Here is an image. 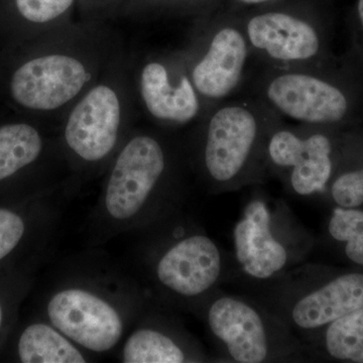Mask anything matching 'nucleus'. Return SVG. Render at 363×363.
Wrapping results in <instances>:
<instances>
[{
  "label": "nucleus",
  "mask_w": 363,
  "mask_h": 363,
  "mask_svg": "<svg viewBox=\"0 0 363 363\" xmlns=\"http://www.w3.org/2000/svg\"><path fill=\"white\" fill-rule=\"evenodd\" d=\"M126 50L104 21H70L33 38L9 73L7 93L18 108L58 124Z\"/></svg>",
  "instance_id": "nucleus-1"
},
{
  "label": "nucleus",
  "mask_w": 363,
  "mask_h": 363,
  "mask_svg": "<svg viewBox=\"0 0 363 363\" xmlns=\"http://www.w3.org/2000/svg\"><path fill=\"white\" fill-rule=\"evenodd\" d=\"M279 118L245 94L210 107L183 138L191 173L212 195L264 183L267 138Z\"/></svg>",
  "instance_id": "nucleus-2"
},
{
  "label": "nucleus",
  "mask_w": 363,
  "mask_h": 363,
  "mask_svg": "<svg viewBox=\"0 0 363 363\" xmlns=\"http://www.w3.org/2000/svg\"><path fill=\"white\" fill-rule=\"evenodd\" d=\"M162 128H135L106 169L102 207L118 225L180 212L191 173L184 138Z\"/></svg>",
  "instance_id": "nucleus-3"
},
{
  "label": "nucleus",
  "mask_w": 363,
  "mask_h": 363,
  "mask_svg": "<svg viewBox=\"0 0 363 363\" xmlns=\"http://www.w3.org/2000/svg\"><path fill=\"white\" fill-rule=\"evenodd\" d=\"M128 50L91 86L58 123L62 149L71 171L94 174L109 164L135 128L140 116Z\"/></svg>",
  "instance_id": "nucleus-4"
},
{
  "label": "nucleus",
  "mask_w": 363,
  "mask_h": 363,
  "mask_svg": "<svg viewBox=\"0 0 363 363\" xmlns=\"http://www.w3.org/2000/svg\"><path fill=\"white\" fill-rule=\"evenodd\" d=\"M333 58L317 65L274 68L252 63L240 93L259 99L284 119L344 128L358 117L363 88Z\"/></svg>",
  "instance_id": "nucleus-5"
},
{
  "label": "nucleus",
  "mask_w": 363,
  "mask_h": 363,
  "mask_svg": "<svg viewBox=\"0 0 363 363\" xmlns=\"http://www.w3.org/2000/svg\"><path fill=\"white\" fill-rule=\"evenodd\" d=\"M252 188L233 228L228 279L245 292L304 264L315 247L314 238L284 200L267 194L259 185Z\"/></svg>",
  "instance_id": "nucleus-6"
},
{
  "label": "nucleus",
  "mask_w": 363,
  "mask_h": 363,
  "mask_svg": "<svg viewBox=\"0 0 363 363\" xmlns=\"http://www.w3.org/2000/svg\"><path fill=\"white\" fill-rule=\"evenodd\" d=\"M224 362L309 363L307 346L247 294L215 291L197 311Z\"/></svg>",
  "instance_id": "nucleus-7"
},
{
  "label": "nucleus",
  "mask_w": 363,
  "mask_h": 363,
  "mask_svg": "<svg viewBox=\"0 0 363 363\" xmlns=\"http://www.w3.org/2000/svg\"><path fill=\"white\" fill-rule=\"evenodd\" d=\"M245 294L274 313L302 340L363 307V269L338 271L304 262Z\"/></svg>",
  "instance_id": "nucleus-8"
},
{
  "label": "nucleus",
  "mask_w": 363,
  "mask_h": 363,
  "mask_svg": "<svg viewBox=\"0 0 363 363\" xmlns=\"http://www.w3.org/2000/svg\"><path fill=\"white\" fill-rule=\"evenodd\" d=\"M179 214L162 222L164 231L152 260V279L167 304L197 311L222 284L228 283L233 262L230 253L201 227Z\"/></svg>",
  "instance_id": "nucleus-9"
},
{
  "label": "nucleus",
  "mask_w": 363,
  "mask_h": 363,
  "mask_svg": "<svg viewBox=\"0 0 363 363\" xmlns=\"http://www.w3.org/2000/svg\"><path fill=\"white\" fill-rule=\"evenodd\" d=\"M350 133L344 128L292 124L281 117L267 138V177L281 182L294 197H323Z\"/></svg>",
  "instance_id": "nucleus-10"
},
{
  "label": "nucleus",
  "mask_w": 363,
  "mask_h": 363,
  "mask_svg": "<svg viewBox=\"0 0 363 363\" xmlns=\"http://www.w3.org/2000/svg\"><path fill=\"white\" fill-rule=\"evenodd\" d=\"M206 109L241 92L252 54L236 13L202 16L181 49Z\"/></svg>",
  "instance_id": "nucleus-11"
},
{
  "label": "nucleus",
  "mask_w": 363,
  "mask_h": 363,
  "mask_svg": "<svg viewBox=\"0 0 363 363\" xmlns=\"http://www.w3.org/2000/svg\"><path fill=\"white\" fill-rule=\"evenodd\" d=\"M238 14L252 63L274 68L317 65L332 59L328 26L308 6H257Z\"/></svg>",
  "instance_id": "nucleus-12"
},
{
  "label": "nucleus",
  "mask_w": 363,
  "mask_h": 363,
  "mask_svg": "<svg viewBox=\"0 0 363 363\" xmlns=\"http://www.w3.org/2000/svg\"><path fill=\"white\" fill-rule=\"evenodd\" d=\"M133 78L140 112L157 128H190L207 111L181 49L133 56Z\"/></svg>",
  "instance_id": "nucleus-13"
},
{
  "label": "nucleus",
  "mask_w": 363,
  "mask_h": 363,
  "mask_svg": "<svg viewBox=\"0 0 363 363\" xmlns=\"http://www.w3.org/2000/svg\"><path fill=\"white\" fill-rule=\"evenodd\" d=\"M50 323L79 347L108 352L121 342L125 329L117 306L87 286H71L52 294L47 305Z\"/></svg>",
  "instance_id": "nucleus-14"
},
{
  "label": "nucleus",
  "mask_w": 363,
  "mask_h": 363,
  "mask_svg": "<svg viewBox=\"0 0 363 363\" xmlns=\"http://www.w3.org/2000/svg\"><path fill=\"white\" fill-rule=\"evenodd\" d=\"M121 362L126 363H183L213 362L178 326L157 320L138 327L126 339Z\"/></svg>",
  "instance_id": "nucleus-15"
},
{
  "label": "nucleus",
  "mask_w": 363,
  "mask_h": 363,
  "mask_svg": "<svg viewBox=\"0 0 363 363\" xmlns=\"http://www.w3.org/2000/svg\"><path fill=\"white\" fill-rule=\"evenodd\" d=\"M43 160H66L59 133L48 138L39 126L32 123L0 125V182L11 179Z\"/></svg>",
  "instance_id": "nucleus-16"
},
{
  "label": "nucleus",
  "mask_w": 363,
  "mask_h": 363,
  "mask_svg": "<svg viewBox=\"0 0 363 363\" xmlns=\"http://www.w3.org/2000/svg\"><path fill=\"white\" fill-rule=\"evenodd\" d=\"M313 362L363 363V307L302 339Z\"/></svg>",
  "instance_id": "nucleus-17"
},
{
  "label": "nucleus",
  "mask_w": 363,
  "mask_h": 363,
  "mask_svg": "<svg viewBox=\"0 0 363 363\" xmlns=\"http://www.w3.org/2000/svg\"><path fill=\"white\" fill-rule=\"evenodd\" d=\"M18 357L23 363L87 362L77 344L51 323L26 327L18 341Z\"/></svg>",
  "instance_id": "nucleus-18"
},
{
  "label": "nucleus",
  "mask_w": 363,
  "mask_h": 363,
  "mask_svg": "<svg viewBox=\"0 0 363 363\" xmlns=\"http://www.w3.org/2000/svg\"><path fill=\"white\" fill-rule=\"evenodd\" d=\"M336 206H363V138L350 133L330 183L323 196Z\"/></svg>",
  "instance_id": "nucleus-19"
},
{
  "label": "nucleus",
  "mask_w": 363,
  "mask_h": 363,
  "mask_svg": "<svg viewBox=\"0 0 363 363\" xmlns=\"http://www.w3.org/2000/svg\"><path fill=\"white\" fill-rule=\"evenodd\" d=\"M329 238L353 264L363 269V210L336 206L327 224Z\"/></svg>",
  "instance_id": "nucleus-20"
},
{
  "label": "nucleus",
  "mask_w": 363,
  "mask_h": 363,
  "mask_svg": "<svg viewBox=\"0 0 363 363\" xmlns=\"http://www.w3.org/2000/svg\"><path fill=\"white\" fill-rule=\"evenodd\" d=\"M77 0H14L21 21L32 28L35 38L70 23Z\"/></svg>",
  "instance_id": "nucleus-21"
},
{
  "label": "nucleus",
  "mask_w": 363,
  "mask_h": 363,
  "mask_svg": "<svg viewBox=\"0 0 363 363\" xmlns=\"http://www.w3.org/2000/svg\"><path fill=\"white\" fill-rule=\"evenodd\" d=\"M26 224L20 215L0 208V260L6 257L25 235Z\"/></svg>",
  "instance_id": "nucleus-22"
},
{
  "label": "nucleus",
  "mask_w": 363,
  "mask_h": 363,
  "mask_svg": "<svg viewBox=\"0 0 363 363\" xmlns=\"http://www.w3.org/2000/svg\"><path fill=\"white\" fill-rule=\"evenodd\" d=\"M204 0H133L130 6L125 7L124 11L131 14L143 13L147 11H156L161 9L162 6L168 7L171 9V6H189V4H199Z\"/></svg>",
  "instance_id": "nucleus-23"
},
{
  "label": "nucleus",
  "mask_w": 363,
  "mask_h": 363,
  "mask_svg": "<svg viewBox=\"0 0 363 363\" xmlns=\"http://www.w3.org/2000/svg\"><path fill=\"white\" fill-rule=\"evenodd\" d=\"M357 32L354 33V44L359 56L363 60V0H358L357 9Z\"/></svg>",
  "instance_id": "nucleus-24"
},
{
  "label": "nucleus",
  "mask_w": 363,
  "mask_h": 363,
  "mask_svg": "<svg viewBox=\"0 0 363 363\" xmlns=\"http://www.w3.org/2000/svg\"><path fill=\"white\" fill-rule=\"evenodd\" d=\"M233 1L241 6H259L272 4L279 0H233Z\"/></svg>",
  "instance_id": "nucleus-25"
},
{
  "label": "nucleus",
  "mask_w": 363,
  "mask_h": 363,
  "mask_svg": "<svg viewBox=\"0 0 363 363\" xmlns=\"http://www.w3.org/2000/svg\"><path fill=\"white\" fill-rule=\"evenodd\" d=\"M2 319H4V314H2L1 306H0V328H1Z\"/></svg>",
  "instance_id": "nucleus-26"
}]
</instances>
